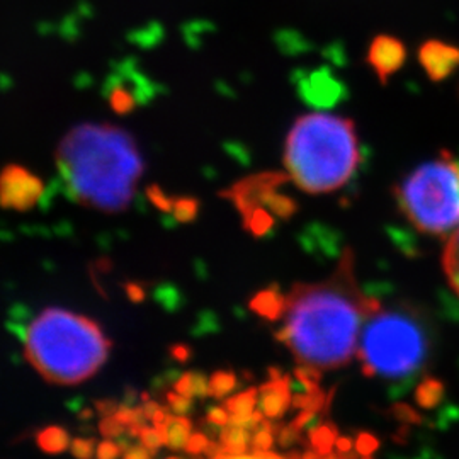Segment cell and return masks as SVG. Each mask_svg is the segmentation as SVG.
<instances>
[{
  "mask_svg": "<svg viewBox=\"0 0 459 459\" xmlns=\"http://www.w3.org/2000/svg\"><path fill=\"white\" fill-rule=\"evenodd\" d=\"M140 443L145 446L150 453H157L162 446H167V427H145L140 434Z\"/></svg>",
  "mask_w": 459,
  "mask_h": 459,
  "instance_id": "19",
  "label": "cell"
},
{
  "mask_svg": "<svg viewBox=\"0 0 459 459\" xmlns=\"http://www.w3.org/2000/svg\"><path fill=\"white\" fill-rule=\"evenodd\" d=\"M167 446L174 451L184 449L191 437L193 424L186 415H170L167 420Z\"/></svg>",
  "mask_w": 459,
  "mask_h": 459,
  "instance_id": "13",
  "label": "cell"
},
{
  "mask_svg": "<svg viewBox=\"0 0 459 459\" xmlns=\"http://www.w3.org/2000/svg\"><path fill=\"white\" fill-rule=\"evenodd\" d=\"M358 347L368 377L403 379L426 366L430 335L419 313L379 307L366 318Z\"/></svg>",
  "mask_w": 459,
  "mask_h": 459,
  "instance_id": "5",
  "label": "cell"
},
{
  "mask_svg": "<svg viewBox=\"0 0 459 459\" xmlns=\"http://www.w3.org/2000/svg\"><path fill=\"white\" fill-rule=\"evenodd\" d=\"M444 274L449 286L459 296V230L451 233L443 254Z\"/></svg>",
  "mask_w": 459,
  "mask_h": 459,
  "instance_id": "11",
  "label": "cell"
},
{
  "mask_svg": "<svg viewBox=\"0 0 459 459\" xmlns=\"http://www.w3.org/2000/svg\"><path fill=\"white\" fill-rule=\"evenodd\" d=\"M359 159L356 126L342 116L312 113L298 117L284 145L286 174L308 195L341 189L356 174Z\"/></svg>",
  "mask_w": 459,
  "mask_h": 459,
  "instance_id": "3",
  "label": "cell"
},
{
  "mask_svg": "<svg viewBox=\"0 0 459 459\" xmlns=\"http://www.w3.org/2000/svg\"><path fill=\"white\" fill-rule=\"evenodd\" d=\"M126 295H128V298H130L132 301H134V303H140V301H143V298H145V293H143V290L140 288V284H134V282L126 286Z\"/></svg>",
  "mask_w": 459,
  "mask_h": 459,
  "instance_id": "34",
  "label": "cell"
},
{
  "mask_svg": "<svg viewBox=\"0 0 459 459\" xmlns=\"http://www.w3.org/2000/svg\"><path fill=\"white\" fill-rule=\"evenodd\" d=\"M160 409V405L159 403H155V402H152V400H147V402H143V405H142V413L145 415V419H153V415L157 413V411Z\"/></svg>",
  "mask_w": 459,
  "mask_h": 459,
  "instance_id": "35",
  "label": "cell"
},
{
  "mask_svg": "<svg viewBox=\"0 0 459 459\" xmlns=\"http://www.w3.org/2000/svg\"><path fill=\"white\" fill-rule=\"evenodd\" d=\"M400 212L419 231L441 237L459 230V160L443 152L394 187Z\"/></svg>",
  "mask_w": 459,
  "mask_h": 459,
  "instance_id": "6",
  "label": "cell"
},
{
  "mask_svg": "<svg viewBox=\"0 0 459 459\" xmlns=\"http://www.w3.org/2000/svg\"><path fill=\"white\" fill-rule=\"evenodd\" d=\"M172 356L178 359V361H186L189 358V349L184 347V345H176L172 349Z\"/></svg>",
  "mask_w": 459,
  "mask_h": 459,
  "instance_id": "36",
  "label": "cell"
},
{
  "mask_svg": "<svg viewBox=\"0 0 459 459\" xmlns=\"http://www.w3.org/2000/svg\"><path fill=\"white\" fill-rule=\"evenodd\" d=\"M167 459H179V458H167Z\"/></svg>",
  "mask_w": 459,
  "mask_h": 459,
  "instance_id": "38",
  "label": "cell"
},
{
  "mask_svg": "<svg viewBox=\"0 0 459 459\" xmlns=\"http://www.w3.org/2000/svg\"><path fill=\"white\" fill-rule=\"evenodd\" d=\"M298 437H299V430H298L293 424L284 427L278 434V441L282 444V446H291V444H295L296 441H298Z\"/></svg>",
  "mask_w": 459,
  "mask_h": 459,
  "instance_id": "30",
  "label": "cell"
},
{
  "mask_svg": "<svg viewBox=\"0 0 459 459\" xmlns=\"http://www.w3.org/2000/svg\"><path fill=\"white\" fill-rule=\"evenodd\" d=\"M335 446H337V449L341 451V453H347L349 449H351V446H352V443L349 441V439H337V443H335Z\"/></svg>",
  "mask_w": 459,
  "mask_h": 459,
  "instance_id": "37",
  "label": "cell"
},
{
  "mask_svg": "<svg viewBox=\"0 0 459 459\" xmlns=\"http://www.w3.org/2000/svg\"><path fill=\"white\" fill-rule=\"evenodd\" d=\"M36 443H38L41 451H45L48 455H62L70 447L72 439H70V434L66 432L64 427L51 426L43 429L38 434Z\"/></svg>",
  "mask_w": 459,
  "mask_h": 459,
  "instance_id": "10",
  "label": "cell"
},
{
  "mask_svg": "<svg viewBox=\"0 0 459 459\" xmlns=\"http://www.w3.org/2000/svg\"><path fill=\"white\" fill-rule=\"evenodd\" d=\"M381 305L362 295L347 250L332 278L295 284L286 295L279 341L298 361L316 369L341 368L352 359L366 318Z\"/></svg>",
  "mask_w": 459,
  "mask_h": 459,
  "instance_id": "1",
  "label": "cell"
},
{
  "mask_svg": "<svg viewBox=\"0 0 459 459\" xmlns=\"http://www.w3.org/2000/svg\"><path fill=\"white\" fill-rule=\"evenodd\" d=\"M296 407L301 411H320L325 405V394L318 388H308L305 394H298L295 398Z\"/></svg>",
  "mask_w": 459,
  "mask_h": 459,
  "instance_id": "20",
  "label": "cell"
},
{
  "mask_svg": "<svg viewBox=\"0 0 459 459\" xmlns=\"http://www.w3.org/2000/svg\"><path fill=\"white\" fill-rule=\"evenodd\" d=\"M119 456H121V447H119V444H116L113 439H106V441H102V443L98 444L96 458L117 459Z\"/></svg>",
  "mask_w": 459,
  "mask_h": 459,
  "instance_id": "27",
  "label": "cell"
},
{
  "mask_svg": "<svg viewBox=\"0 0 459 459\" xmlns=\"http://www.w3.org/2000/svg\"><path fill=\"white\" fill-rule=\"evenodd\" d=\"M419 62L427 75L439 82L449 77L459 66V48L443 41H427L419 51Z\"/></svg>",
  "mask_w": 459,
  "mask_h": 459,
  "instance_id": "8",
  "label": "cell"
},
{
  "mask_svg": "<svg viewBox=\"0 0 459 459\" xmlns=\"http://www.w3.org/2000/svg\"><path fill=\"white\" fill-rule=\"evenodd\" d=\"M212 459H288L274 455L271 451H261V449H252V451H229V449H221V453L218 456ZM291 459H324L320 455H305L303 458Z\"/></svg>",
  "mask_w": 459,
  "mask_h": 459,
  "instance_id": "17",
  "label": "cell"
},
{
  "mask_svg": "<svg viewBox=\"0 0 459 459\" xmlns=\"http://www.w3.org/2000/svg\"><path fill=\"white\" fill-rule=\"evenodd\" d=\"M274 439H276V432H274L273 426L269 422H263L257 429V432L252 436L250 446H252V449L269 451L271 446L274 443Z\"/></svg>",
  "mask_w": 459,
  "mask_h": 459,
  "instance_id": "21",
  "label": "cell"
},
{
  "mask_svg": "<svg viewBox=\"0 0 459 459\" xmlns=\"http://www.w3.org/2000/svg\"><path fill=\"white\" fill-rule=\"evenodd\" d=\"M208 437L204 436V434H201V432H195V434H191V437H189V441L186 444V453H189V455H193V456H197V455H201V453H204L206 451V447H208Z\"/></svg>",
  "mask_w": 459,
  "mask_h": 459,
  "instance_id": "26",
  "label": "cell"
},
{
  "mask_svg": "<svg viewBox=\"0 0 459 459\" xmlns=\"http://www.w3.org/2000/svg\"><path fill=\"white\" fill-rule=\"evenodd\" d=\"M102 328L77 313L48 308L28 328L24 354L48 383L70 386L94 377L109 356Z\"/></svg>",
  "mask_w": 459,
  "mask_h": 459,
  "instance_id": "4",
  "label": "cell"
},
{
  "mask_svg": "<svg viewBox=\"0 0 459 459\" xmlns=\"http://www.w3.org/2000/svg\"><path fill=\"white\" fill-rule=\"evenodd\" d=\"M208 420L213 426L223 427L227 426L230 422V413L225 407H214L212 411H208Z\"/></svg>",
  "mask_w": 459,
  "mask_h": 459,
  "instance_id": "29",
  "label": "cell"
},
{
  "mask_svg": "<svg viewBox=\"0 0 459 459\" xmlns=\"http://www.w3.org/2000/svg\"><path fill=\"white\" fill-rule=\"evenodd\" d=\"M259 402L261 411L267 419H278L284 415V411L291 405V390H290V377H273L269 383L259 388Z\"/></svg>",
  "mask_w": 459,
  "mask_h": 459,
  "instance_id": "9",
  "label": "cell"
},
{
  "mask_svg": "<svg viewBox=\"0 0 459 459\" xmlns=\"http://www.w3.org/2000/svg\"><path fill=\"white\" fill-rule=\"evenodd\" d=\"M70 451H72V455L77 459H92L96 456L98 446H96L94 439L77 437V439H72Z\"/></svg>",
  "mask_w": 459,
  "mask_h": 459,
  "instance_id": "22",
  "label": "cell"
},
{
  "mask_svg": "<svg viewBox=\"0 0 459 459\" xmlns=\"http://www.w3.org/2000/svg\"><path fill=\"white\" fill-rule=\"evenodd\" d=\"M394 411L396 413V417H398L400 420H405V422H419L417 413L411 411L409 405H402V403H398V405H394Z\"/></svg>",
  "mask_w": 459,
  "mask_h": 459,
  "instance_id": "31",
  "label": "cell"
},
{
  "mask_svg": "<svg viewBox=\"0 0 459 459\" xmlns=\"http://www.w3.org/2000/svg\"><path fill=\"white\" fill-rule=\"evenodd\" d=\"M444 388L443 383L434 379V377H426L420 386L417 388L415 392V398H417V403L420 407H426V409H432L439 403L441 396H443Z\"/></svg>",
  "mask_w": 459,
  "mask_h": 459,
  "instance_id": "15",
  "label": "cell"
},
{
  "mask_svg": "<svg viewBox=\"0 0 459 459\" xmlns=\"http://www.w3.org/2000/svg\"><path fill=\"white\" fill-rule=\"evenodd\" d=\"M99 430H100V434H102L106 439H115V437H119V436H121L125 430H128V429H126V426H125L123 422L117 420L116 415H108V417H104V419L100 420Z\"/></svg>",
  "mask_w": 459,
  "mask_h": 459,
  "instance_id": "23",
  "label": "cell"
},
{
  "mask_svg": "<svg viewBox=\"0 0 459 459\" xmlns=\"http://www.w3.org/2000/svg\"><path fill=\"white\" fill-rule=\"evenodd\" d=\"M284 301H286V296L281 295V293L274 291V290H267V291L259 293V295L252 299L250 308H252L254 312L259 313L261 316L274 320V318L282 316V312H284Z\"/></svg>",
  "mask_w": 459,
  "mask_h": 459,
  "instance_id": "12",
  "label": "cell"
},
{
  "mask_svg": "<svg viewBox=\"0 0 459 459\" xmlns=\"http://www.w3.org/2000/svg\"><path fill=\"white\" fill-rule=\"evenodd\" d=\"M377 447V441L371 436V434H361L358 437V443H356V449L358 453L362 455L364 458L366 456H371L375 453V449Z\"/></svg>",
  "mask_w": 459,
  "mask_h": 459,
  "instance_id": "28",
  "label": "cell"
},
{
  "mask_svg": "<svg viewBox=\"0 0 459 459\" xmlns=\"http://www.w3.org/2000/svg\"><path fill=\"white\" fill-rule=\"evenodd\" d=\"M250 432L248 429L237 424L229 422L227 426H223L220 441L223 444V449L229 451H247L248 444H250Z\"/></svg>",
  "mask_w": 459,
  "mask_h": 459,
  "instance_id": "14",
  "label": "cell"
},
{
  "mask_svg": "<svg viewBox=\"0 0 459 459\" xmlns=\"http://www.w3.org/2000/svg\"><path fill=\"white\" fill-rule=\"evenodd\" d=\"M208 383H210V394L214 398H223L235 390L237 377L229 371H216L208 379Z\"/></svg>",
  "mask_w": 459,
  "mask_h": 459,
  "instance_id": "18",
  "label": "cell"
},
{
  "mask_svg": "<svg viewBox=\"0 0 459 459\" xmlns=\"http://www.w3.org/2000/svg\"><path fill=\"white\" fill-rule=\"evenodd\" d=\"M96 409H98L99 413H100L102 417H108V415H115L119 407L116 405L115 402H111V400H100V402L96 403Z\"/></svg>",
  "mask_w": 459,
  "mask_h": 459,
  "instance_id": "33",
  "label": "cell"
},
{
  "mask_svg": "<svg viewBox=\"0 0 459 459\" xmlns=\"http://www.w3.org/2000/svg\"><path fill=\"white\" fill-rule=\"evenodd\" d=\"M167 402H169V409H170L172 413H176V415H187L191 409H193L191 398L178 394V392L167 394Z\"/></svg>",
  "mask_w": 459,
  "mask_h": 459,
  "instance_id": "24",
  "label": "cell"
},
{
  "mask_svg": "<svg viewBox=\"0 0 459 459\" xmlns=\"http://www.w3.org/2000/svg\"><path fill=\"white\" fill-rule=\"evenodd\" d=\"M405 58L407 49L403 43L390 34L377 36L368 51V64L375 70L381 83L388 82V79L405 64Z\"/></svg>",
  "mask_w": 459,
  "mask_h": 459,
  "instance_id": "7",
  "label": "cell"
},
{
  "mask_svg": "<svg viewBox=\"0 0 459 459\" xmlns=\"http://www.w3.org/2000/svg\"><path fill=\"white\" fill-rule=\"evenodd\" d=\"M150 451L145 446H136L128 449L125 455H121V459H150Z\"/></svg>",
  "mask_w": 459,
  "mask_h": 459,
  "instance_id": "32",
  "label": "cell"
},
{
  "mask_svg": "<svg viewBox=\"0 0 459 459\" xmlns=\"http://www.w3.org/2000/svg\"><path fill=\"white\" fill-rule=\"evenodd\" d=\"M174 392L189 396V398L196 396V373L182 375L174 385Z\"/></svg>",
  "mask_w": 459,
  "mask_h": 459,
  "instance_id": "25",
  "label": "cell"
},
{
  "mask_svg": "<svg viewBox=\"0 0 459 459\" xmlns=\"http://www.w3.org/2000/svg\"><path fill=\"white\" fill-rule=\"evenodd\" d=\"M58 165L75 199L109 213L130 204L142 174V159L132 138L99 125L70 133L60 145Z\"/></svg>",
  "mask_w": 459,
  "mask_h": 459,
  "instance_id": "2",
  "label": "cell"
},
{
  "mask_svg": "<svg viewBox=\"0 0 459 459\" xmlns=\"http://www.w3.org/2000/svg\"><path fill=\"white\" fill-rule=\"evenodd\" d=\"M312 439L313 449L320 456H328L332 447L337 443V430L332 426H322L315 429L310 436Z\"/></svg>",
  "mask_w": 459,
  "mask_h": 459,
  "instance_id": "16",
  "label": "cell"
}]
</instances>
